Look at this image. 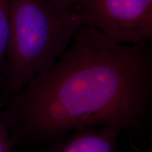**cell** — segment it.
I'll list each match as a JSON object with an SVG mask.
<instances>
[{
	"mask_svg": "<svg viewBox=\"0 0 152 152\" xmlns=\"http://www.w3.org/2000/svg\"><path fill=\"white\" fill-rule=\"evenodd\" d=\"M1 112L14 148L35 149L89 127L144 132L152 114L150 42L121 45L81 26L62 56Z\"/></svg>",
	"mask_w": 152,
	"mask_h": 152,
	"instance_id": "1",
	"label": "cell"
},
{
	"mask_svg": "<svg viewBox=\"0 0 152 152\" xmlns=\"http://www.w3.org/2000/svg\"><path fill=\"white\" fill-rule=\"evenodd\" d=\"M74 11L83 26L115 43L137 45L152 39V0H87Z\"/></svg>",
	"mask_w": 152,
	"mask_h": 152,
	"instance_id": "3",
	"label": "cell"
},
{
	"mask_svg": "<svg viewBox=\"0 0 152 152\" xmlns=\"http://www.w3.org/2000/svg\"><path fill=\"white\" fill-rule=\"evenodd\" d=\"M83 26L75 11H63L49 0H11L4 102L53 65Z\"/></svg>",
	"mask_w": 152,
	"mask_h": 152,
	"instance_id": "2",
	"label": "cell"
},
{
	"mask_svg": "<svg viewBox=\"0 0 152 152\" xmlns=\"http://www.w3.org/2000/svg\"><path fill=\"white\" fill-rule=\"evenodd\" d=\"M11 0H0V73H8L7 50L10 31Z\"/></svg>",
	"mask_w": 152,
	"mask_h": 152,
	"instance_id": "5",
	"label": "cell"
},
{
	"mask_svg": "<svg viewBox=\"0 0 152 152\" xmlns=\"http://www.w3.org/2000/svg\"><path fill=\"white\" fill-rule=\"evenodd\" d=\"M123 130L115 125L78 128L33 152H118Z\"/></svg>",
	"mask_w": 152,
	"mask_h": 152,
	"instance_id": "4",
	"label": "cell"
},
{
	"mask_svg": "<svg viewBox=\"0 0 152 152\" xmlns=\"http://www.w3.org/2000/svg\"><path fill=\"white\" fill-rule=\"evenodd\" d=\"M63 11H74L81 4L87 0H49Z\"/></svg>",
	"mask_w": 152,
	"mask_h": 152,
	"instance_id": "7",
	"label": "cell"
},
{
	"mask_svg": "<svg viewBox=\"0 0 152 152\" xmlns=\"http://www.w3.org/2000/svg\"><path fill=\"white\" fill-rule=\"evenodd\" d=\"M10 132L0 111V152H13Z\"/></svg>",
	"mask_w": 152,
	"mask_h": 152,
	"instance_id": "6",
	"label": "cell"
}]
</instances>
